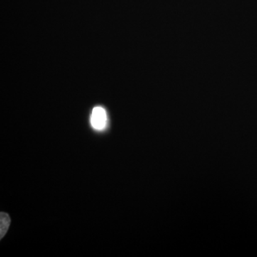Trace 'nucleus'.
Listing matches in <instances>:
<instances>
[{"mask_svg":"<svg viewBox=\"0 0 257 257\" xmlns=\"http://www.w3.org/2000/svg\"><path fill=\"white\" fill-rule=\"evenodd\" d=\"M107 122V115L105 109L101 106H96L93 109L91 115V124L96 130H104Z\"/></svg>","mask_w":257,"mask_h":257,"instance_id":"nucleus-1","label":"nucleus"},{"mask_svg":"<svg viewBox=\"0 0 257 257\" xmlns=\"http://www.w3.org/2000/svg\"><path fill=\"white\" fill-rule=\"evenodd\" d=\"M10 225V217L8 214L1 212L0 214V239H3L9 229Z\"/></svg>","mask_w":257,"mask_h":257,"instance_id":"nucleus-2","label":"nucleus"}]
</instances>
